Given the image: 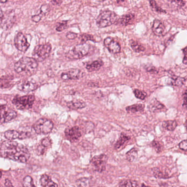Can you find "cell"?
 I'll return each instance as SVG.
<instances>
[{
  "mask_svg": "<svg viewBox=\"0 0 187 187\" xmlns=\"http://www.w3.org/2000/svg\"><path fill=\"white\" fill-rule=\"evenodd\" d=\"M38 68L37 61L34 58L24 57L15 63L14 69L21 75L31 76L36 72Z\"/></svg>",
  "mask_w": 187,
  "mask_h": 187,
  "instance_id": "2",
  "label": "cell"
},
{
  "mask_svg": "<svg viewBox=\"0 0 187 187\" xmlns=\"http://www.w3.org/2000/svg\"><path fill=\"white\" fill-rule=\"evenodd\" d=\"M0 18H1V23L2 22L3 17V14L2 10L1 9V14H0Z\"/></svg>",
  "mask_w": 187,
  "mask_h": 187,
  "instance_id": "47",
  "label": "cell"
},
{
  "mask_svg": "<svg viewBox=\"0 0 187 187\" xmlns=\"http://www.w3.org/2000/svg\"><path fill=\"white\" fill-rule=\"evenodd\" d=\"M4 135L8 140H12L16 139H23L28 137V133L16 130H8L4 133Z\"/></svg>",
  "mask_w": 187,
  "mask_h": 187,
  "instance_id": "15",
  "label": "cell"
},
{
  "mask_svg": "<svg viewBox=\"0 0 187 187\" xmlns=\"http://www.w3.org/2000/svg\"><path fill=\"white\" fill-rule=\"evenodd\" d=\"M60 76L63 80H76L83 76V73L78 69H71L63 73Z\"/></svg>",
  "mask_w": 187,
  "mask_h": 187,
  "instance_id": "11",
  "label": "cell"
},
{
  "mask_svg": "<svg viewBox=\"0 0 187 187\" xmlns=\"http://www.w3.org/2000/svg\"><path fill=\"white\" fill-rule=\"evenodd\" d=\"M168 1L171 3L172 4L175 5L178 7H182L185 5V1L184 0H168Z\"/></svg>",
  "mask_w": 187,
  "mask_h": 187,
  "instance_id": "38",
  "label": "cell"
},
{
  "mask_svg": "<svg viewBox=\"0 0 187 187\" xmlns=\"http://www.w3.org/2000/svg\"><path fill=\"white\" fill-rule=\"evenodd\" d=\"M179 148L183 151H187V139L182 141L179 144Z\"/></svg>",
  "mask_w": 187,
  "mask_h": 187,
  "instance_id": "40",
  "label": "cell"
},
{
  "mask_svg": "<svg viewBox=\"0 0 187 187\" xmlns=\"http://www.w3.org/2000/svg\"><path fill=\"white\" fill-rule=\"evenodd\" d=\"M35 97L33 95L16 96L12 101L13 104L19 110H26L31 108L34 104Z\"/></svg>",
  "mask_w": 187,
  "mask_h": 187,
  "instance_id": "7",
  "label": "cell"
},
{
  "mask_svg": "<svg viewBox=\"0 0 187 187\" xmlns=\"http://www.w3.org/2000/svg\"><path fill=\"white\" fill-rule=\"evenodd\" d=\"M8 1V0H0V2L1 3H6Z\"/></svg>",
  "mask_w": 187,
  "mask_h": 187,
  "instance_id": "48",
  "label": "cell"
},
{
  "mask_svg": "<svg viewBox=\"0 0 187 187\" xmlns=\"http://www.w3.org/2000/svg\"><path fill=\"white\" fill-rule=\"evenodd\" d=\"M86 104L84 101L76 99L73 101H70L68 103V107L71 109H81L86 107Z\"/></svg>",
  "mask_w": 187,
  "mask_h": 187,
  "instance_id": "21",
  "label": "cell"
},
{
  "mask_svg": "<svg viewBox=\"0 0 187 187\" xmlns=\"http://www.w3.org/2000/svg\"><path fill=\"white\" fill-rule=\"evenodd\" d=\"M149 2H150L151 7H152L153 9L156 10L157 12H158V13H166L165 10H163L162 8L158 7L156 2L154 0H150Z\"/></svg>",
  "mask_w": 187,
  "mask_h": 187,
  "instance_id": "34",
  "label": "cell"
},
{
  "mask_svg": "<svg viewBox=\"0 0 187 187\" xmlns=\"http://www.w3.org/2000/svg\"><path fill=\"white\" fill-rule=\"evenodd\" d=\"M185 80H186V81H187V76H186V77H185Z\"/></svg>",
  "mask_w": 187,
  "mask_h": 187,
  "instance_id": "52",
  "label": "cell"
},
{
  "mask_svg": "<svg viewBox=\"0 0 187 187\" xmlns=\"http://www.w3.org/2000/svg\"><path fill=\"white\" fill-rule=\"evenodd\" d=\"M51 49L52 46L50 44H39L35 47L32 57L37 62H42L49 56Z\"/></svg>",
  "mask_w": 187,
  "mask_h": 187,
  "instance_id": "5",
  "label": "cell"
},
{
  "mask_svg": "<svg viewBox=\"0 0 187 187\" xmlns=\"http://www.w3.org/2000/svg\"><path fill=\"white\" fill-rule=\"evenodd\" d=\"M134 94L135 95V97L137 98L143 100L146 98V97L147 96V94H146L145 92L143 91H140L139 90L135 89L134 91Z\"/></svg>",
  "mask_w": 187,
  "mask_h": 187,
  "instance_id": "33",
  "label": "cell"
},
{
  "mask_svg": "<svg viewBox=\"0 0 187 187\" xmlns=\"http://www.w3.org/2000/svg\"><path fill=\"white\" fill-rule=\"evenodd\" d=\"M23 185L25 187H35V185L34 184V181L32 177L30 176H27L24 177L23 181Z\"/></svg>",
  "mask_w": 187,
  "mask_h": 187,
  "instance_id": "31",
  "label": "cell"
},
{
  "mask_svg": "<svg viewBox=\"0 0 187 187\" xmlns=\"http://www.w3.org/2000/svg\"><path fill=\"white\" fill-rule=\"evenodd\" d=\"M0 155L3 158L21 163L26 162L30 156L26 147L10 140L1 143Z\"/></svg>",
  "mask_w": 187,
  "mask_h": 187,
  "instance_id": "1",
  "label": "cell"
},
{
  "mask_svg": "<svg viewBox=\"0 0 187 187\" xmlns=\"http://www.w3.org/2000/svg\"><path fill=\"white\" fill-rule=\"evenodd\" d=\"M148 71H149V72H156V69L155 68H153V67H151V68H148V69H147Z\"/></svg>",
  "mask_w": 187,
  "mask_h": 187,
  "instance_id": "46",
  "label": "cell"
},
{
  "mask_svg": "<svg viewBox=\"0 0 187 187\" xmlns=\"http://www.w3.org/2000/svg\"><path fill=\"white\" fill-rule=\"evenodd\" d=\"M68 21H63L60 23H58V25L56 28V30L58 32L64 30L67 27Z\"/></svg>",
  "mask_w": 187,
  "mask_h": 187,
  "instance_id": "37",
  "label": "cell"
},
{
  "mask_svg": "<svg viewBox=\"0 0 187 187\" xmlns=\"http://www.w3.org/2000/svg\"><path fill=\"white\" fill-rule=\"evenodd\" d=\"M40 10H41L40 13L39 14L34 15L31 17L32 21L35 23L39 22L40 21H41L42 16L44 15L48 11V6L47 5H44L42 6Z\"/></svg>",
  "mask_w": 187,
  "mask_h": 187,
  "instance_id": "22",
  "label": "cell"
},
{
  "mask_svg": "<svg viewBox=\"0 0 187 187\" xmlns=\"http://www.w3.org/2000/svg\"><path fill=\"white\" fill-rule=\"evenodd\" d=\"M130 138L127 135H125V134L122 133L119 140H117V142L115 145V148L116 149H119L121 148L122 146H124L125 143L128 142V140H130Z\"/></svg>",
  "mask_w": 187,
  "mask_h": 187,
  "instance_id": "27",
  "label": "cell"
},
{
  "mask_svg": "<svg viewBox=\"0 0 187 187\" xmlns=\"http://www.w3.org/2000/svg\"><path fill=\"white\" fill-rule=\"evenodd\" d=\"M177 122L174 120H168L165 121L162 123V127L166 130L170 131H174L177 128Z\"/></svg>",
  "mask_w": 187,
  "mask_h": 187,
  "instance_id": "26",
  "label": "cell"
},
{
  "mask_svg": "<svg viewBox=\"0 0 187 187\" xmlns=\"http://www.w3.org/2000/svg\"><path fill=\"white\" fill-rule=\"evenodd\" d=\"M186 82L185 78L181 77H172L169 78L167 84L171 86H176L178 87L183 86Z\"/></svg>",
  "mask_w": 187,
  "mask_h": 187,
  "instance_id": "20",
  "label": "cell"
},
{
  "mask_svg": "<svg viewBox=\"0 0 187 187\" xmlns=\"http://www.w3.org/2000/svg\"><path fill=\"white\" fill-rule=\"evenodd\" d=\"M120 187H138V185L137 182L135 181L132 180H126L122 182H120L119 185Z\"/></svg>",
  "mask_w": 187,
  "mask_h": 187,
  "instance_id": "30",
  "label": "cell"
},
{
  "mask_svg": "<svg viewBox=\"0 0 187 187\" xmlns=\"http://www.w3.org/2000/svg\"><path fill=\"white\" fill-rule=\"evenodd\" d=\"M138 151L135 148H132L131 150L128 151L126 154V159L130 162H133L137 158Z\"/></svg>",
  "mask_w": 187,
  "mask_h": 187,
  "instance_id": "29",
  "label": "cell"
},
{
  "mask_svg": "<svg viewBox=\"0 0 187 187\" xmlns=\"http://www.w3.org/2000/svg\"><path fill=\"white\" fill-rule=\"evenodd\" d=\"M78 187H88L90 185V179L88 178H81L76 182Z\"/></svg>",
  "mask_w": 187,
  "mask_h": 187,
  "instance_id": "32",
  "label": "cell"
},
{
  "mask_svg": "<svg viewBox=\"0 0 187 187\" xmlns=\"http://www.w3.org/2000/svg\"><path fill=\"white\" fill-rule=\"evenodd\" d=\"M152 30L156 36H161L164 34L165 30V26L164 24L161 21L158 19H155L153 21V26H152Z\"/></svg>",
  "mask_w": 187,
  "mask_h": 187,
  "instance_id": "16",
  "label": "cell"
},
{
  "mask_svg": "<svg viewBox=\"0 0 187 187\" xmlns=\"http://www.w3.org/2000/svg\"><path fill=\"white\" fill-rule=\"evenodd\" d=\"M130 43L131 47L135 52H137V53L143 52L146 49L145 47H144L143 45H142V44H140V43L138 42V41L132 40L130 41Z\"/></svg>",
  "mask_w": 187,
  "mask_h": 187,
  "instance_id": "25",
  "label": "cell"
},
{
  "mask_svg": "<svg viewBox=\"0 0 187 187\" xmlns=\"http://www.w3.org/2000/svg\"><path fill=\"white\" fill-rule=\"evenodd\" d=\"M45 148H46V147H45L43 145H41V146H39L37 148L36 153H37L38 155H42L44 153V149Z\"/></svg>",
  "mask_w": 187,
  "mask_h": 187,
  "instance_id": "42",
  "label": "cell"
},
{
  "mask_svg": "<svg viewBox=\"0 0 187 187\" xmlns=\"http://www.w3.org/2000/svg\"><path fill=\"white\" fill-rule=\"evenodd\" d=\"M104 44L109 52L113 54L118 53L121 51V46L119 44L110 37H107L104 40Z\"/></svg>",
  "mask_w": 187,
  "mask_h": 187,
  "instance_id": "12",
  "label": "cell"
},
{
  "mask_svg": "<svg viewBox=\"0 0 187 187\" xmlns=\"http://www.w3.org/2000/svg\"><path fill=\"white\" fill-rule=\"evenodd\" d=\"M53 1H57V0H53Z\"/></svg>",
  "mask_w": 187,
  "mask_h": 187,
  "instance_id": "53",
  "label": "cell"
},
{
  "mask_svg": "<svg viewBox=\"0 0 187 187\" xmlns=\"http://www.w3.org/2000/svg\"><path fill=\"white\" fill-rule=\"evenodd\" d=\"M184 53H185V56L183 60V64H185V65H187V49H185L184 51Z\"/></svg>",
  "mask_w": 187,
  "mask_h": 187,
  "instance_id": "44",
  "label": "cell"
},
{
  "mask_svg": "<svg viewBox=\"0 0 187 187\" xmlns=\"http://www.w3.org/2000/svg\"><path fill=\"white\" fill-rule=\"evenodd\" d=\"M40 182L42 187H58V185L47 174H44L40 178Z\"/></svg>",
  "mask_w": 187,
  "mask_h": 187,
  "instance_id": "17",
  "label": "cell"
},
{
  "mask_svg": "<svg viewBox=\"0 0 187 187\" xmlns=\"http://www.w3.org/2000/svg\"><path fill=\"white\" fill-rule=\"evenodd\" d=\"M185 128H186L187 131V120L186 121V122H185Z\"/></svg>",
  "mask_w": 187,
  "mask_h": 187,
  "instance_id": "50",
  "label": "cell"
},
{
  "mask_svg": "<svg viewBox=\"0 0 187 187\" xmlns=\"http://www.w3.org/2000/svg\"><path fill=\"white\" fill-rule=\"evenodd\" d=\"M183 101L182 105L185 109L187 110V91L183 95Z\"/></svg>",
  "mask_w": 187,
  "mask_h": 187,
  "instance_id": "43",
  "label": "cell"
},
{
  "mask_svg": "<svg viewBox=\"0 0 187 187\" xmlns=\"http://www.w3.org/2000/svg\"><path fill=\"white\" fill-rule=\"evenodd\" d=\"M41 144L46 148L50 147L52 145L51 140L49 138H44L42 140Z\"/></svg>",
  "mask_w": 187,
  "mask_h": 187,
  "instance_id": "39",
  "label": "cell"
},
{
  "mask_svg": "<svg viewBox=\"0 0 187 187\" xmlns=\"http://www.w3.org/2000/svg\"><path fill=\"white\" fill-rule=\"evenodd\" d=\"M65 136L71 142H75L81 137V132L78 126H74L65 130Z\"/></svg>",
  "mask_w": 187,
  "mask_h": 187,
  "instance_id": "13",
  "label": "cell"
},
{
  "mask_svg": "<svg viewBox=\"0 0 187 187\" xmlns=\"http://www.w3.org/2000/svg\"><path fill=\"white\" fill-rule=\"evenodd\" d=\"M19 90L24 92H29L34 91L37 88V85L34 81L31 80L21 81L17 86Z\"/></svg>",
  "mask_w": 187,
  "mask_h": 187,
  "instance_id": "14",
  "label": "cell"
},
{
  "mask_svg": "<svg viewBox=\"0 0 187 187\" xmlns=\"http://www.w3.org/2000/svg\"><path fill=\"white\" fill-rule=\"evenodd\" d=\"M78 36V35L76 33L73 32H68V33L66 35L67 38L69 40H74L76 39Z\"/></svg>",
  "mask_w": 187,
  "mask_h": 187,
  "instance_id": "41",
  "label": "cell"
},
{
  "mask_svg": "<svg viewBox=\"0 0 187 187\" xmlns=\"http://www.w3.org/2000/svg\"><path fill=\"white\" fill-rule=\"evenodd\" d=\"M124 1V0H117V2L119 3L120 2H123Z\"/></svg>",
  "mask_w": 187,
  "mask_h": 187,
  "instance_id": "49",
  "label": "cell"
},
{
  "mask_svg": "<svg viewBox=\"0 0 187 187\" xmlns=\"http://www.w3.org/2000/svg\"><path fill=\"white\" fill-rule=\"evenodd\" d=\"M14 44L17 49L21 52H25L30 46L26 37L21 32L16 35L14 38Z\"/></svg>",
  "mask_w": 187,
  "mask_h": 187,
  "instance_id": "9",
  "label": "cell"
},
{
  "mask_svg": "<svg viewBox=\"0 0 187 187\" xmlns=\"http://www.w3.org/2000/svg\"><path fill=\"white\" fill-rule=\"evenodd\" d=\"M117 21V16L116 13L111 10H104L97 18L96 24L99 28H104L114 24Z\"/></svg>",
  "mask_w": 187,
  "mask_h": 187,
  "instance_id": "3",
  "label": "cell"
},
{
  "mask_svg": "<svg viewBox=\"0 0 187 187\" xmlns=\"http://www.w3.org/2000/svg\"><path fill=\"white\" fill-rule=\"evenodd\" d=\"M5 185L6 187H12V186H13V185L12 184V183H11L10 181L8 179H5Z\"/></svg>",
  "mask_w": 187,
  "mask_h": 187,
  "instance_id": "45",
  "label": "cell"
},
{
  "mask_svg": "<svg viewBox=\"0 0 187 187\" xmlns=\"http://www.w3.org/2000/svg\"><path fill=\"white\" fill-rule=\"evenodd\" d=\"M97 1H99V2H103V1H105V0H97Z\"/></svg>",
  "mask_w": 187,
  "mask_h": 187,
  "instance_id": "51",
  "label": "cell"
},
{
  "mask_svg": "<svg viewBox=\"0 0 187 187\" xmlns=\"http://www.w3.org/2000/svg\"><path fill=\"white\" fill-rule=\"evenodd\" d=\"M151 146L153 147L157 153H160L162 150V146L161 143L158 141H154L151 143Z\"/></svg>",
  "mask_w": 187,
  "mask_h": 187,
  "instance_id": "35",
  "label": "cell"
},
{
  "mask_svg": "<svg viewBox=\"0 0 187 187\" xmlns=\"http://www.w3.org/2000/svg\"><path fill=\"white\" fill-rule=\"evenodd\" d=\"M107 160V155L102 154L98 156H95L92 158L91 164L96 171L101 172L105 170Z\"/></svg>",
  "mask_w": 187,
  "mask_h": 187,
  "instance_id": "8",
  "label": "cell"
},
{
  "mask_svg": "<svg viewBox=\"0 0 187 187\" xmlns=\"http://www.w3.org/2000/svg\"><path fill=\"white\" fill-rule=\"evenodd\" d=\"M103 65V62L101 60H97L93 62L87 64L86 65V69L90 72L98 70Z\"/></svg>",
  "mask_w": 187,
  "mask_h": 187,
  "instance_id": "18",
  "label": "cell"
},
{
  "mask_svg": "<svg viewBox=\"0 0 187 187\" xmlns=\"http://www.w3.org/2000/svg\"><path fill=\"white\" fill-rule=\"evenodd\" d=\"M81 39L83 43H85L87 41H92L95 42V40L94 39V36L89 34H84L81 35Z\"/></svg>",
  "mask_w": 187,
  "mask_h": 187,
  "instance_id": "36",
  "label": "cell"
},
{
  "mask_svg": "<svg viewBox=\"0 0 187 187\" xmlns=\"http://www.w3.org/2000/svg\"><path fill=\"white\" fill-rule=\"evenodd\" d=\"M33 128L37 134L47 135L51 132L53 128V122L46 118L38 120L33 125Z\"/></svg>",
  "mask_w": 187,
  "mask_h": 187,
  "instance_id": "4",
  "label": "cell"
},
{
  "mask_svg": "<svg viewBox=\"0 0 187 187\" xmlns=\"http://www.w3.org/2000/svg\"><path fill=\"white\" fill-rule=\"evenodd\" d=\"M17 116L16 111L12 109H7L5 105L1 106V124L8 122L15 119Z\"/></svg>",
  "mask_w": 187,
  "mask_h": 187,
  "instance_id": "10",
  "label": "cell"
},
{
  "mask_svg": "<svg viewBox=\"0 0 187 187\" xmlns=\"http://www.w3.org/2000/svg\"><path fill=\"white\" fill-rule=\"evenodd\" d=\"M90 46L86 42L78 44L73 48L71 51L67 53V57L73 59H78L86 56L90 51Z\"/></svg>",
  "mask_w": 187,
  "mask_h": 187,
  "instance_id": "6",
  "label": "cell"
},
{
  "mask_svg": "<svg viewBox=\"0 0 187 187\" xmlns=\"http://www.w3.org/2000/svg\"><path fill=\"white\" fill-rule=\"evenodd\" d=\"M135 18V15L132 13H130L122 16L121 18L120 19V23L122 25H127L133 20Z\"/></svg>",
  "mask_w": 187,
  "mask_h": 187,
  "instance_id": "28",
  "label": "cell"
},
{
  "mask_svg": "<svg viewBox=\"0 0 187 187\" xmlns=\"http://www.w3.org/2000/svg\"><path fill=\"white\" fill-rule=\"evenodd\" d=\"M165 108V107L164 105L161 104L160 102L158 101L155 99H153L149 105V109L152 112H158L160 110L161 111Z\"/></svg>",
  "mask_w": 187,
  "mask_h": 187,
  "instance_id": "19",
  "label": "cell"
},
{
  "mask_svg": "<svg viewBox=\"0 0 187 187\" xmlns=\"http://www.w3.org/2000/svg\"><path fill=\"white\" fill-rule=\"evenodd\" d=\"M154 176L158 178H168L170 177L169 174L160 168H154L153 169Z\"/></svg>",
  "mask_w": 187,
  "mask_h": 187,
  "instance_id": "23",
  "label": "cell"
},
{
  "mask_svg": "<svg viewBox=\"0 0 187 187\" xmlns=\"http://www.w3.org/2000/svg\"><path fill=\"white\" fill-rule=\"evenodd\" d=\"M144 105L143 104H135L128 106L126 108V110L129 113H135L142 112L144 109Z\"/></svg>",
  "mask_w": 187,
  "mask_h": 187,
  "instance_id": "24",
  "label": "cell"
}]
</instances>
